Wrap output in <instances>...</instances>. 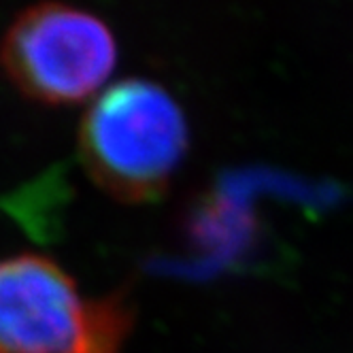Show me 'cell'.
<instances>
[{
	"label": "cell",
	"instance_id": "cell-1",
	"mask_svg": "<svg viewBox=\"0 0 353 353\" xmlns=\"http://www.w3.org/2000/svg\"><path fill=\"white\" fill-rule=\"evenodd\" d=\"M79 160L117 203H158L190 149L188 117L158 81L128 77L100 92L81 117Z\"/></svg>",
	"mask_w": 353,
	"mask_h": 353
},
{
	"label": "cell",
	"instance_id": "cell-2",
	"mask_svg": "<svg viewBox=\"0 0 353 353\" xmlns=\"http://www.w3.org/2000/svg\"><path fill=\"white\" fill-rule=\"evenodd\" d=\"M117 64V41L105 19L64 3H39L9 23L0 68L32 103L74 107L96 98Z\"/></svg>",
	"mask_w": 353,
	"mask_h": 353
},
{
	"label": "cell",
	"instance_id": "cell-3",
	"mask_svg": "<svg viewBox=\"0 0 353 353\" xmlns=\"http://www.w3.org/2000/svg\"><path fill=\"white\" fill-rule=\"evenodd\" d=\"M85 302L52 258H0V353H64L79 336Z\"/></svg>",
	"mask_w": 353,
	"mask_h": 353
},
{
	"label": "cell",
	"instance_id": "cell-4",
	"mask_svg": "<svg viewBox=\"0 0 353 353\" xmlns=\"http://www.w3.org/2000/svg\"><path fill=\"white\" fill-rule=\"evenodd\" d=\"M134 317L137 309L125 290L88 300L79 336L64 353H121Z\"/></svg>",
	"mask_w": 353,
	"mask_h": 353
}]
</instances>
